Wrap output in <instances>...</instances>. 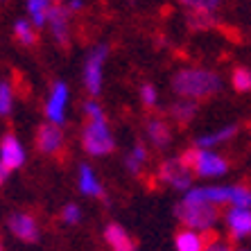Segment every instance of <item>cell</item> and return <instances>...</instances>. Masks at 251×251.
<instances>
[{
    "mask_svg": "<svg viewBox=\"0 0 251 251\" xmlns=\"http://www.w3.org/2000/svg\"><path fill=\"white\" fill-rule=\"evenodd\" d=\"M14 106V88L7 79H0V116L7 118Z\"/></svg>",
    "mask_w": 251,
    "mask_h": 251,
    "instance_id": "cell-25",
    "label": "cell"
},
{
    "mask_svg": "<svg viewBox=\"0 0 251 251\" xmlns=\"http://www.w3.org/2000/svg\"><path fill=\"white\" fill-rule=\"evenodd\" d=\"M206 235H208V231H206ZM206 235L193 233V231H181V233L175 238L176 251H206V247L213 242V240H208Z\"/></svg>",
    "mask_w": 251,
    "mask_h": 251,
    "instance_id": "cell-18",
    "label": "cell"
},
{
    "mask_svg": "<svg viewBox=\"0 0 251 251\" xmlns=\"http://www.w3.org/2000/svg\"><path fill=\"white\" fill-rule=\"evenodd\" d=\"M158 179L175 190H193V170H188L179 158H168L158 165Z\"/></svg>",
    "mask_w": 251,
    "mask_h": 251,
    "instance_id": "cell-5",
    "label": "cell"
},
{
    "mask_svg": "<svg viewBox=\"0 0 251 251\" xmlns=\"http://www.w3.org/2000/svg\"><path fill=\"white\" fill-rule=\"evenodd\" d=\"M231 195H233V186H204V188H193L188 190L186 197L195 199V201H206V204H231Z\"/></svg>",
    "mask_w": 251,
    "mask_h": 251,
    "instance_id": "cell-11",
    "label": "cell"
},
{
    "mask_svg": "<svg viewBox=\"0 0 251 251\" xmlns=\"http://www.w3.org/2000/svg\"><path fill=\"white\" fill-rule=\"evenodd\" d=\"M199 156H201V150L199 147H188V150H183L181 154H179V161H181L183 165H186L188 170H195V165H197Z\"/></svg>",
    "mask_w": 251,
    "mask_h": 251,
    "instance_id": "cell-30",
    "label": "cell"
},
{
    "mask_svg": "<svg viewBox=\"0 0 251 251\" xmlns=\"http://www.w3.org/2000/svg\"><path fill=\"white\" fill-rule=\"evenodd\" d=\"M240 251H249V249H240Z\"/></svg>",
    "mask_w": 251,
    "mask_h": 251,
    "instance_id": "cell-36",
    "label": "cell"
},
{
    "mask_svg": "<svg viewBox=\"0 0 251 251\" xmlns=\"http://www.w3.org/2000/svg\"><path fill=\"white\" fill-rule=\"evenodd\" d=\"M79 190H82L84 195H88V197H102L106 201L104 188H102V183L98 181L93 168H91L88 163L79 165Z\"/></svg>",
    "mask_w": 251,
    "mask_h": 251,
    "instance_id": "cell-16",
    "label": "cell"
},
{
    "mask_svg": "<svg viewBox=\"0 0 251 251\" xmlns=\"http://www.w3.org/2000/svg\"><path fill=\"white\" fill-rule=\"evenodd\" d=\"M188 9H204V12H215L222 5V0H179Z\"/></svg>",
    "mask_w": 251,
    "mask_h": 251,
    "instance_id": "cell-28",
    "label": "cell"
},
{
    "mask_svg": "<svg viewBox=\"0 0 251 251\" xmlns=\"http://www.w3.org/2000/svg\"><path fill=\"white\" fill-rule=\"evenodd\" d=\"M0 251H2V247H0Z\"/></svg>",
    "mask_w": 251,
    "mask_h": 251,
    "instance_id": "cell-37",
    "label": "cell"
},
{
    "mask_svg": "<svg viewBox=\"0 0 251 251\" xmlns=\"http://www.w3.org/2000/svg\"><path fill=\"white\" fill-rule=\"evenodd\" d=\"M84 113H86L88 123H106V113L95 100H86L84 102Z\"/></svg>",
    "mask_w": 251,
    "mask_h": 251,
    "instance_id": "cell-27",
    "label": "cell"
},
{
    "mask_svg": "<svg viewBox=\"0 0 251 251\" xmlns=\"http://www.w3.org/2000/svg\"><path fill=\"white\" fill-rule=\"evenodd\" d=\"M235 134H238V127H235V125H226V127L217 129V131H213V134H204V136H199V138H195V147H199V150H208V147L222 145V143H226V140L235 138Z\"/></svg>",
    "mask_w": 251,
    "mask_h": 251,
    "instance_id": "cell-19",
    "label": "cell"
},
{
    "mask_svg": "<svg viewBox=\"0 0 251 251\" xmlns=\"http://www.w3.org/2000/svg\"><path fill=\"white\" fill-rule=\"evenodd\" d=\"M206 251H233L231 249V245H226V242H220V240H213L208 247H206Z\"/></svg>",
    "mask_w": 251,
    "mask_h": 251,
    "instance_id": "cell-32",
    "label": "cell"
},
{
    "mask_svg": "<svg viewBox=\"0 0 251 251\" xmlns=\"http://www.w3.org/2000/svg\"><path fill=\"white\" fill-rule=\"evenodd\" d=\"M7 176H9V170H7L5 165L0 163V186H2V183L7 181Z\"/></svg>",
    "mask_w": 251,
    "mask_h": 251,
    "instance_id": "cell-34",
    "label": "cell"
},
{
    "mask_svg": "<svg viewBox=\"0 0 251 251\" xmlns=\"http://www.w3.org/2000/svg\"><path fill=\"white\" fill-rule=\"evenodd\" d=\"M82 147L91 156H104L116 150V140L106 123H86L82 129Z\"/></svg>",
    "mask_w": 251,
    "mask_h": 251,
    "instance_id": "cell-3",
    "label": "cell"
},
{
    "mask_svg": "<svg viewBox=\"0 0 251 251\" xmlns=\"http://www.w3.org/2000/svg\"><path fill=\"white\" fill-rule=\"evenodd\" d=\"M175 215L183 226L193 228V231H208L215 226L217 215H220V206L206 204V201H195V199L183 197L175 208Z\"/></svg>",
    "mask_w": 251,
    "mask_h": 251,
    "instance_id": "cell-2",
    "label": "cell"
},
{
    "mask_svg": "<svg viewBox=\"0 0 251 251\" xmlns=\"http://www.w3.org/2000/svg\"><path fill=\"white\" fill-rule=\"evenodd\" d=\"M64 145V134L61 127L52 123H43L36 129V147L41 154H57Z\"/></svg>",
    "mask_w": 251,
    "mask_h": 251,
    "instance_id": "cell-10",
    "label": "cell"
},
{
    "mask_svg": "<svg viewBox=\"0 0 251 251\" xmlns=\"http://www.w3.org/2000/svg\"><path fill=\"white\" fill-rule=\"evenodd\" d=\"M66 102H68V86L64 82H54L50 98L46 102V116L48 123L52 125H64L66 120Z\"/></svg>",
    "mask_w": 251,
    "mask_h": 251,
    "instance_id": "cell-7",
    "label": "cell"
},
{
    "mask_svg": "<svg viewBox=\"0 0 251 251\" xmlns=\"http://www.w3.org/2000/svg\"><path fill=\"white\" fill-rule=\"evenodd\" d=\"M226 226L231 238L240 240L245 235H251V210L245 208H228L226 213Z\"/></svg>",
    "mask_w": 251,
    "mask_h": 251,
    "instance_id": "cell-13",
    "label": "cell"
},
{
    "mask_svg": "<svg viewBox=\"0 0 251 251\" xmlns=\"http://www.w3.org/2000/svg\"><path fill=\"white\" fill-rule=\"evenodd\" d=\"M0 163L5 165L9 172L18 170L25 163V150L14 134H5L2 140H0Z\"/></svg>",
    "mask_w": 251,
    "mask_h": 251,
    "instance_id": "cell-8",
    "label": "cell"
},
{
    "mask_svg": "<svg viewBox=\"0 0 251 251\" xmlns=\"http://www.w3.org/2000/svg\"><path fill=\"white\" fill-rule=\"evenodd\" d=\"M14 39L23 48H32L36 46V32H34V25L25 21V18H18L14 23Z\"/></svg>",
    "mask_w": 251,
    "mask_h": 251,
    "instance_id": "cell-22",
    "label": "cell"
},
{
    "mask_svg": "<svg viewBox=\"0 0 251 251\" xmlns=\"http://www.w3.org/2000/svg\"><path fill=\"white\" fill-rule=\"evenodd\" d=\"M195 116H197V102H193V100H176L175 104L170 106V118L179 127L190 125L195 120Z\"/></svg>",
    "mask_w": 251,
    "mask_h": 251,
    "instance_id": "cell-20",
    "label": "cell"
},
{
    "mask_svg": "<svg viewBox=\"0 0 251 251\" xmlns=\"http://www.w3.org/2000/svg\"><path fill=\"white\" fill-rule=\"evenodd\" d=\"M147 129V136H150V140L154 143V147H168L170 145V140H172V129H170V125L165 123L161 116H154L147 120L145 125Z\"/></svg>",
    "mask_w": 251,
    "mask_h": 251,
    "instance_id": "cell-15",
    "label": "cell"
},
{
    "mask_svg": "<svg viewBox=\"0 0 251 251\" xmlns=\"http://www.w3.org/2000/svg\"><path fill=\"white\" fill-rule=\"evenodd\" d=\"M61 220H64L66 224H77L79 220H82V210H79V206L77 204H66L64 210H61Z\"/></svg>",
    "mask_w": 251,
    "mask_h": 251,
    "instance_id": "cell-31",
    "label": "cell"
},
{
    "mask_svg": "<svg viewBox=\"0 0 251 251\" xmlns=\"http://www.w3.org/2000/svg\"><path fill=\"white\" fill-rule=\"evenodd\" d=\"M186 25L190 32H208L217 25L215 12H204V9H188Z\"/></svg>",
    "mask_w": 251,
    "mask_h": 251,
    "instance_id": "cell-17",
    "label": "cell"
},
{
    "mask_svg": "<svg viewBox=\"0 0 251 251\" xmlns=\"http://www.w3.org/2000/svg\"><path fill=\"white\" fill-rule=\"evenodd\" d=\"M193 172L199 176H222L228 172V161L215 152L201 150V156H199V161H197Z\"/></svg>",
    "mask_w": 251,
    "mask_h": 251,
    "instance_id": "cell-12",
    "label": "cell"
},
{
    "mask_svg": "<svg viewBox=\"0 0 251 251\" xmlns=\"http://www.w3.org/2000/svg\"><path fill=\"white\" fill-rule=\"evenodd\" d=\"M52 5H64V0H52Z\"/></svg>",
    "mask_w": 251,
    "mask_h": 251,
    "instance_id": "cell-35",
    "label": "cell"
},
{
    "mask_svg": "<svg viewBox=\"0 0 251 251\" xmlns=\"http://www.w3.org/2000/svg\"><path fill=\"white\" fill-rule=\"evenodd\" d=\"M50 9H52V0H27V14L34 27H43L48 23Z\"/></svg>",
    "mask_w": 251,
    "mask_h": 251,
    "instance_id": "cell-21",
    "label": "cell"
},
{
    "mask_svg": "<svg viewBox=\"0 0 251 251\" xmlns=\"http://www.w3.org/2000/svg\"><path fill=\"white\" fill-rule=\"evenodd\" d=\"M70 9L64 5H52L50 14H48V25L52 29V39L61 50L70 48Z\"/></svg>",
    "mask_w": 251,
    "mask_h": 251,
    "instance_id": "cell-6",
    "label": "cell"
},
{
    "mask_svg": "<svg viewBox=\"0 0 251 251\" xmlns=\"http://www.w3.org/2000/svg\"><path fill=\"white\" fill-rule=\"evenodd\" d=\"M147 161V147L143 145V143H136L134 147H131V152L125 156V168L131 172V175L138 176L140 175V168H143V163Z\"/></svg>",
    "mask_w": 251,
    "mask_h": 251,
    "instance_id": "cell-23",
    "label": "cell"
},
{
    "mask_svg": "<svg viewBox=\"0 0 251 251\" xmlns=\"http://www.w3.org/2000/svg\"><path fill=\"white\" fill-rule=\"evenodd\" d=\"M172 91L181 100H208L220 91V75L206 68H183L172 75Z\"/></svg>",
    "mask_w": 251,
    "mask_h": 251,
    "instance_id": "cell-1",
    "label": "cell"
},
{
    "mask_svg": "<svg viewBox=\"0 0 251 251\" xmlns=\"http://www.w3.org/2000/svg\"><path fill=\"white\" fill-rule=\"evenodd\" d=\"M104 240H106V245L111 247V251H136V242L131 240V235L116 222L106 224Z\"/></svg>",
    "mask_w": 251,
    "mask_h": 251,
    "instance_id": "cell-14",
    "label": "cell"
},
{
    "mask_svg": "<svg viewBox=\"0 0 251 251\" xmlns=\"http://www.w3.org/2000/svg\"><path fill=\"white\" fill-rule=\"evenodd\" d=\"M66 7L70 9V14L82 12V9H84V0H68V2H66Z\"/></svg>",
    "mask_w": 251,
    "mask_h": 251,
    "instance_id": "cell-33",
    "label": "cell"
},
{
    "mask_svg": "<svg viewBox=\"0 0 251 251\" xmlns=\"http://www.w3.org/2000/svg\"><path fill=\"white\" fill-rule=\"evenodd\" d=\"M231 208H245L251 210V188L245 183L233 186V195H231Z\"/></svg>",
    "mask_w": 251,
    "mask_h": 251,
    "instance_id": "cell-24",
    "label": "cell"
},
{
    "mask_svg": "<svg viewBox=\"0 0 251 251\" xmlns=\"http://www.w3.org/2000/svg\"><path fill=\"white\" fill-rule=\"evenodd\" d=\"M140 102H143L147 109H154V106H156L158 93L152 84H143V86H140Z\"/></svg>",
    "mask_w": 251,
    "mask_h": 251,
    "instance_id": "cell-29",
    "label": "cell"
},
{
    "mask_svg": "<svg viewBox=\"0 0 251 251\" xmlns=\"http://www.w3.org/2000/svg\"><path fill=\"white\" fill-rule=\"evenodd\" d=\"M7 226L23 242H36L39 240V224L27 213H12V215L7 217Z\"/></svg>",
    "mask_w": 251,
    "mask_h": 251,
    "instance_id": "cell-9",
    "label": "cell"
},
{
    "mask_svg": "<svg viewBox=\"0 0 251 251\" xmlns=\"http://www.w3.org/2000/svg\"><path fill=\"white\" fill-rule=\"evenodd\" d=\"M231 84H233V88L238 91V93H247V91H251V70L249 68H235L233 75H231Z\"/></svg>",
    "mask_w": 251,
    "mask_h": 251,
    "instance_id": "cell-26",
    "label": "cell"
},
{
    "mask_svg": "<svg viewBox=\"0 0 251 251\" xmlns=\"http://www.w3.org/2000/svg\"><path fill=\"white\" fill-rule=\"evenodd\" d=\"M106 57H109V46L100 43L88 52L86 61H84V88L93 98L102 93V68H104Z\"/></svg>",
    "mask_w": 251,
    "mask_h": 251,
    "instance_id": "cell-4",
    "label": "cell"
}]
</instances>
